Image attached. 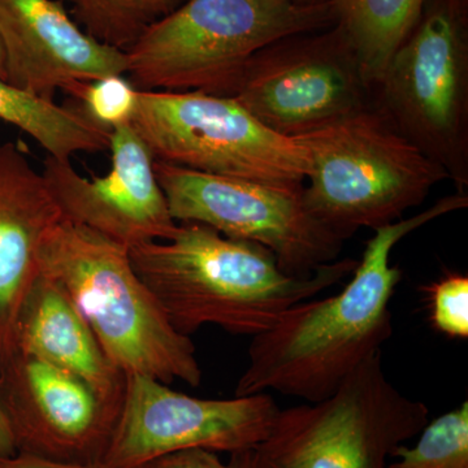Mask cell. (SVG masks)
Listing matches in <instances>:
<instances>
[{
	"mask_svg": "<svg viewBox=\"0 0 468 468\" xmlns=\"http://www.w3.org/2000/svg\"><path fill=\"white\" fill-rule=\"evenodd\" d=\"M467 206V193L455 192L415 217L375 229L343 291L295 304L275 325L251 337L248 367L234 396L277 392L306 402L332 396L392 337L390 301L402 279L401 268L390 263L394 246Z\"/></svg>",
	"mask_w": 468,
	"mask_h": 468,
	"instance_id": "obj_1",
	"label": "cell"
},
{
	"mask_svg": "<svg viewBox=\"0 0 468 468\" xmlns=\"http://www.w3.org/2000/svg\"><path fill=\"white\" fill-rule=\"evenodd\" d=\"M129 254L169 322L187 337L208 324L254 337L358 266L356 260H338L313 275L292 276L260 243L229 239L199 223H181L168 241L143 243Z\"/></svg>",
	"mask_w": 468,
	"mask_h": 468,
	"instance_id": "obj_2",
	"label": "cell"
},
{
	"mask_svg": "<svg viewBox=\"0 0 468 468\" xmlns=\"http://www.w3.org/2000/svg\"><path fill=\"white\" fill-rule=\"evenodd\" d=\"M39 272L64 289L125 378L201 385L192 338L169 322L126 246L63 218L42 243Z\"/></svg>",
	"mask_w": 468,
	"mask_h": 468,
	"instance_id": "obj_3",
	"label": "cell"
},
{
	"mask_svg": "<svg viewBox=\"0 0 468 468\" xmlns=\"http://www.w3.org/2000/svg\"><path fill=\"white\" fill-rule=\"evenodd\" d=\"M334 26L332 5L185 0L126 48V73L140 91L233 97L252 55L284 37Z\"/></svg>",
	"mask_w": 468,
	"mask_h": 468,
	"instance_id": "obj_4",
	"label": "cell"
},
{
	"mask_svg": "<svg viewBox=\"0 0 468 468\" xmlns=\"http://www.w3.org/2000/svg\"><path fill=\"white\" fill-rule=\"evenodd\" d=\"M294 140L310 159L304 202L344 241L401 220L449 180L377 107Z\"/></svg>",
	"mask_w": 468,
	"mask_h": 468,
	"instance_id": "obj_5",
	"label": "cell"
},
{
	"mask_svg": "<svg viewBox=\"0 0 468 468\" xmlns=\"http://www.w3.org/2000/svg\"><path fill=\"white\" fill-rule=\"evenodd\" d=\"M375 107L466 193L468 0H427L375 88Z\"/></svg>",
	"mask_w": 468,
	"mask_h": 468,
	"instance_id": "obj_6",
	"label": "cell"
},
{
	"mask_svg": "<svg viewBox=\"0 0 468 468\" xmlns=\"http://www.w3.org/2000/svg\"><path fill=\"white\" fill-rule=\"evenodd\" d=\"M428 418L426 403L390 383L378 351L328 399L280 409L270 435L252 451L254 468H385Z\"/></svg>",
	"mask_w": 468,
	"mask_h": 468,
	"instance_id": "obj_7",
	"label": "cell"
},
{
	"mask_svg": "<svg viewBox=\"0 0 468 468\" xmlns=\"http://www.w3.org/2000/svg\"><path fill=\"white\" fill-rule=\"evenodd\" d=\"M132 125L156 162L282 186H303L310 175L306 149L233 97L138 90Z\"/></svg>",
	"mask_w": 468,
	"mask_h": 468,
	"instance_id": "obj_8",
	"label": "cell"
},
{
	"mask_svg": "<svg viewBox=\"0 0 468 468\" xmlns=\"http://www.w3.org/2000/svg\"><path fill=\"white\" fill-rule=\"evenodd\" d=\"M155 174L176 221L260 243L289 275H313L343 251L344 239L307 207L303 186L203 174L156 160Z\"/></svg>",
	"mask_w": 468,
	"mask_h": 468,
	"instance_id": "obj_9",
	"label": "cell"
},
{
	"mask_svg": "<svg viewBox=\"0 0 468 468\" xmlns=\"http://www.w3.org/2000/svg\"><path fill=\"white\" fill-rule=\"evenodd\" d=\"M233 98L270 131L292 140L375 109L374 88L335 24L284 37L252 55Z\"/></svg>",
	"mask_w": 468,
	"mask_h": 468,
	"instance_id": "obj_10",
	"label": "cell"
},
{
	"mask_svg": "<svg viewBox=\"0 0 468 468\" xmlns=\"http://www.w3.org/2000/svg\"><path fill=\"white\" fill-rule=\"evenodd\" d=\"M280 408L270 393L205 399L155 378L126 377L124 397L103 466L140 468L187 449L252 451L270 435Z\"/></svg>",
	"mask_w": 468,
	"mask_h": 468,
	"instance_id": "obj_11",
	"label": "cell"
},
{
	"mask_svg": "<svg viewBox=\"0 0 468 468\" xmlns=\"http://www.w3.org/2000/svg\"><path fill=\"white\" fill-rule=\"evenodd\" d=\"M0 401L16 452L61 463L103 464L120 410L81 378L17 351L0 365Z\"/></svg>",
	"mask_w": 468,
	"mask_h": 468,
	"instance_id": "obj_12",
	"label": "cell"
},
{
	"mask_svg": "<svg viewBox=\"0 0 468 468\" xmlns=\"http://www.w3.org/2000/svg\"><path fill=\"white\" fill-rule=\"evenodd\" d=\"M109 150L111 169L101 177H82L70 160L45 159L42 174L63 218L128 249L171 239L180 224L156 178L155 159L133 125L112 129Z\"/></svg>",
	"mask_w": 468,
	"mask_h": 468,
	"instance_id": "obj_13",
	"label": "cell"
},
{
	"mask_svg": "<svg viewBox=\"0 0 468 468\" xmlns=\"http://www.w3.org/2000/svg\"><path fill=\"white\" fill-rule=\"evenodd\" d=\"M0 48L5 81L48 100L126 73L125 51L86 33L58 0H0Z\"/></svg>",
	"mask_w": 468,
	"mask_h": 468,
	"instance_id": "obj_14",
	"label": "cell"
},
{
	"mask_svg": "<svg viewBox=\"0 0 468 468\" xmlns=\"http://www.w3.org/2000/svg\"><path fill=\"white\" fill-rule=\"evenodd\" d=\"M63 218L48 180L16 144H0V365L16 354V323L39 275V252Z\"/></svg>",
	"mask_w": 468,
	"mask_h": 468,
	"instance_id": "obj_15",
	"label": "cell"
},
{
	"mask_svg": "<svg viewBox=\"0 0 468 468\" xmlns=\"http://www.w3.org/2000/svg\"><path fill=\"white\" fill-rule=\"evenodd\" d=\"M17 351L75 375L104 402L122 409L126 378L107 358L64 289L41 272L18 313Z\"/></svg>",
	"mask_w": 468,
	"mask_h": 468,
	"instance_id": "obj_16",
	"label": "cell"
},
{
	"mask_svg": "<svg viewBox=\"0 0 468 468\" xmlns=\"http://www.w3.org/2000/svg\"><path fill=\"white\" fill-rule=\"evenodd\" d=\"M0 120L30 135L48 156L70 160L77 153L109 149L110 132L81 110L58 106L0 79Z\"/></svg>",
	"mask_w": 468,
	"mask_h": 468,
	"instance_id": "obj_17",
	"label": "cell"
},
{
	"mask_svg": "<svg viewBox=\"0 0 468 468\" xmlns=\"http://www.w3.org/2000/svg\"><path fill=\"white\" fill-rule=\"evenodd\" d=\"M427 0H334L335 24L377 88L397 48L417 26Z\"/></svg>",
	"mask_w": 468,
	"mask_h": 468,
	"instance_id": "obj_18",
	"label": "cell"
},
{
	"mask_svg": "<svg viewBox=\"0 0 468 468\" xmlns=\"http://www.w3.org/2000/svg\"><path fill=\"white\" fill-rule=\"evenodd\" d=\"M85 32L125 51L154 23L185 0H69Z\"/></svg>",
	"mask_w": 468,
	"mask_h": 468,
	"instance_id": "obj_19",
	"label": "cell"
},
{
	"mask_svg": "<svg viewBox=\"0 0 468 468\" xmlns=\"http://www.w3.org/2000/svg\"><path fill=\"white\" fill-rule=\"evenodd\" d=\"M414 446L394 449L385 468H468V402L427 423Z\"/></svg>",
	"mask_w": 468,
	"mask_h": 468,
	"instance_id": "obj_20",
	"label": "cell"
},
{
	"mask_svg": "<svg viewBox=\"0 0 468 468\" xmlns=\"http://www.w3.org/2000/svg\"><path fill=\"white\" fill-rule=\"evenodd\" d=\"M68 95L81 101L82 112L94 124L109 132L122 125L132 124L137 109L138 90L122 75L82 82Z\"/></svg>",
	"mask_w": 468,
	"mask_h": 468,
	"instance_id": "obj_21",
	"label": "cell"
},
{
	"mask_svg": "<svg viewBox=\"0 0 468 468\" xmlns=\"http://www.w3.org/2000/svg\"><path fill=\"white\" fill-rule=\"evenodd\" d=\"M433 328L449 338L468 337V277L448 273L426 289Z\"/></svg>",
	"mask_w": 468,
	"mask_h": 468,
	"instance_id": "obj_22",
	"label": "cell"
},
{
	"mask_svg": "<svg viewBox=\"0 0 468 468\" xmlns=\"http://www.w3.org/2000/svg\"><path fill=\"white\" fill-rule=\"evenodd\" d=\"M252 451L234 452L230 461L224 463L215 452L187 449L155 458L140 468H254Z\"/></svg>",
	"mask_w": 468,
	"mask_h": 468,
	"instance_id": "obj_23",
	"label": "cell"
},
{
	"mask_svg": "<svg viewBox=\"0 0 468 468\" xmlns=\"http://www.w3.org/2000/svg\"><path fill=\"white\" fill-rule=\"evenodd\" d=\"M0 468H109L103 464H95V466H86V464L61 463V462H52L41 460V458L32 457V455L20 454L16 452L9 457H0Z\"/></svg>",
	"mask_w": 468,
	"mask_h": 468,
	"instance_id": "obj_24",
	"label": "cell"
},
{
	"mask_svg": "<svg viewBox=\"0 0 468 468\" xmlns=\"http://www.w3.org/2000/svg\"><path fill=\"white\" fill-rule=\"evenodd\" d=\"M15 454H16V446H15L14 436H12L7 415L0 401V457Z\"/></svg>",
	"mask_w": 468,
	"mask_h": 468,
	"instance_id": "obj_25",
	"label": "cell"
},
{
	"mask_svg": "<svg viewBox=\"0 0 468 468\" xmlns=\"http://www.w3.org/2000/svg\"><path fill=\"white\" fill-rule=\"evenodd\" d=\"M295 5H306V7H314V5H332L334 0H292Z\"/></svg>",
	"mask_w": 468,
	"mask_h": 468,
	"instance_id": "obj_26",
	"label": "cell"
},
{
	"mask_svg": "<svg viewBox=\"0 0 468 468\" xmlns=\"http://www.w3.org/2000/svg\"><path fill=\"white\" fill-rule=\"evenodd\" d=\"M0 79L5 80V57H3L2 48H0Z\"/></svg>",
	"mask_w": 468,
	"mask_h": 468,
	"instance_id": "obj_27",
	"label": "cell"
}]
</instances>
